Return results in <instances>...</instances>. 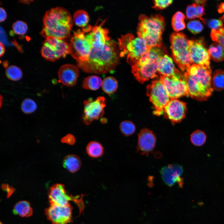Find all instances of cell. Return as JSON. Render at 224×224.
I'll return each mask as SVG.
<instances>
[{
    "mask_svg": "<svg viewBox=\"0 0 224 224\" xmlns=\"http://www.w3.org/2000/svg\"><path fill=\"white\" fill-rule=\"evenodd\" d=\"M160 80L171 99L189 96L187 82L184 73L180 72L171 76H160Z\"/></svg>",
    "mask_w": 224,
    "mask_h": 224,
    "instance_id": "obj_11",
    "label": "cell"
},
{
    "mask_svg": "<svg viewBox=\"0 0 224 224\" xmlns=\"http://www.w3.org/2000/svg\"><path fill=\"white\" fill-rule=\"evenodd\" d=\"M208 50L210 58L213 61L220 62L224 60V48L219 44L213 43Z\"/></svg>",
    "mask_w": 224,
    "mask_h": 224,
    "instance_id": "obj_22",
    "label": "cell"
},
{
    "mask_svg": "<svg viewBox=\"0 0 224 224\" xmlns=\"http://www.w3.org/2000/svg\"><path fill=\"white\" fill-rule=\"evenodd\" d=\"M37 108V106L35 102L33 100L30 98L25 99L21 104V110L26 114H30L34 112Z\"/></svg>",
    "mask_w": 224,
    "mask_h": 224,
    "instance_id": "obj_31",
    "label": "cell"
},
{
    "mask_svg": "<svg viewBox=\"0 0 224 224\" xmlns=\"http://www.w3.org/2000/svg\"><path fill=\"white\" fill-rule=\"evenodd\" d=\"M0 57L2 56L5 53V48L4 45L1 42L0 43Z\"/></svg>",
    "mask_w": 224,
    "mask_h": 224,
    "instance_id": "obj_43",
    "label": "cell"
},
{
    "mask_svg": "<svg viewBox=\"0 0 224 224\" xmlns=\"http://www.w3.org/2000/svg\"><path fill=\"white\" fill-rule=\"evenodd\" d=\"M72 210L70 204L65 206L50 205L45 212L52 224H67L72 221Z\"/></svg>",
    "mask_w": 224,
    "mask_h": 224,
    "instance_id": "obj_13",
    "label": "cell"
},
{
    "mask_svg": "<svg viewBox=\"0 0 224 224\" xmlns=\"http://www.w3.org/2000/svg\"><path fill=\"white\" fill-rule=\"evenodd\" d=\"M7 17V14L5 10L2 7L0 8V21L3 22L6 19Z\"/></svg>",
    "mask_w": 224,
    "mask_h": 224,
    "instance_id": "obj_41",
    "label": "cell"
},
{
    "mask_svg": "<svg viewBox=\"0 0 224 224\" xmlns=\"http://www.w3.org/2000/svg\"><path fill=\"white\" fill-rule=\"evenodd\" d=\"M69 44L64 39L52 37L46 38L43 43L40 52L46 60L54 62L70 53Z\"/></svg>",
    "mask_w": 224,
    "mask_h": 224,
    "instance_id": "obj_9",
    "label": "cell"
},
{
    "mask_svg": "<svg viewBox=\"0 0 224 224\" xmlns=\"http://www.w3.org/2000/svg\"><path fill=\"white\" fill-rule=\"evenodd\" d=\"M72 26L70 13L63 7H57L45 12L40 34L45 38L52 37L65 39L70 36Z\"/></svg>",
    "mask_w": 224,
    "mask_h": 224,
    "instance_id": "obj_3",
    "label": "cell"
},
{
    "mask_svg": "<svg viewBox=\"0 0 224 224\" xmlns=\"http://www.w3.org/2000/svg\"><path fill=\"white\" fill-rule=\"evenodd\" d=\"M81 161L76 155L70 154L65 157L63 161V167L72 173H75L80 168Z\"/></svg>",
    "mask_w": 224,
    "mask_h": 224,
    "instance_id": "obj_20",
    "label": "cell"
},
{
    "mask_svg": "<svg viewBox=\"0 0 224 224\" xmlns=\"http://www.w3.org/2000/svg\"><path fill=\"white\" fill-rule=\"evenodd\" d=\"M118 40L120 56H126L127 62L132 65L151 47L147 45L143 39L135 37L130 33L121 35Z\"/></svg>",
    "mask_w": 224,
    "mask_h": 224,
    "instance_id": "obj_6",
    "label": "cell"
},
{
    "mask_svg": "<svg viewBox=\"0 0 224 224\" xmlns=\"http://www.w3.org/2000/svg\"><path fill=\"white\" fill-rule=\"evenodd\" d=\"M195 3L197 4H199L204 6L207 1L206 0H195Z\"/></svg>",
    "mask_w": 224,
    "mask_h": 224,
    "instance_id": "obj_44",
    "label": "cell"
},
{
    "mask_svg": "<svg viewBox=\"0 0 224 224\" xmlns=\"http://www.w3.org/2000/svg\"><path fill=\"white\" fill-rule=\"evenodd\" d=\"M207 136L205 133L200 130H196L190 135V140L192 144L196 146H201L206 142Z\"/></svg>",
    "mask_w": 224,
    "mask_h": 224,
    "instance_id": "obj_29",
    "label": "cell"
},
{
    "mask_svg": "<svg viewBox=\"0 0 224 224\" xmlns=\"http://www.w3.org/2000/svg\"><path fill=\"white\" fill-rule=\"evenodd\" d=\"M186 110L185 103L177 99H172L165 107L164 113L172 123H177L185 117Z\"/></svg>",
    "mask_w": 224,
    "mask_h": 224,
    "instance_id": "obj_16",
    "label": "cell"
},
{
    "mask_svg": "<svg viewBox=\"0 0 224 224\" xmlns=\"http://www.w3.org/2000/svg\"><path fill=\"white\" fill-rule=\"evenodd\" d=\"M212 85L213 89L217 91L224 89V71L218 69L215 71L212 78Z\"/></svg>",
    "mask_w": 224,
    "mask_h": 224,
    "instance_id": "obj_24",
    "label": "cell"
},
{
    "mask_svg": "<svg viewBox=\"0 0 224 224\" xmlns=\"http://www.w3.org/2000/svg\"><path fill=\"white\" fill-rule=\"evenodd\" d=\"M187 27L189 31L194 34H197L201 32L203 26L200 21L197 20H191L187 24Z\"/></svg>",
    "mask_w": 224,
    "mask_h": 224,
    "instance_id": "obj_35",
    "label": "cell"
},
{
    "mask_svg": "<svg viewBox=\"0 0 224 224\" xmlns=\"http://www.w3.org/2000/svg\"><path fill=\"white\" fill-rule=\"evenodd\" d=\"M164 55L162 47L149 48L132 66V72L136 79L143 83L156 77L159 62Z\"/></svg>",
    "mask_w": 224,
    "mask_h": 224,
    "instance_id": "obj_4",
    "label": "cell"
},
{
    "mask_svg": "<svg viewBox=\"0 0 224 224\" xmlns=\"http://www.w3.org/2000/svg\"><path fill=\"white\" fill-rule=\"evenodd\" d=\"M189 52L193 63L209 66L210 56L201 40H189Z\"/></svg>",
    "mask_w": 224,
    "mask_h": 224,
    "instance_id": "obj_14",
    "label": "cell"
},
{
    "mask_svg": "<svg viewBox=\"0 0 224 224\" xmlns=\"http://www.w3.org/2000/svg\"><path fill=\"white\" fill-rule=\"evenodd\" d=\"M139 20L137 29L138 37L143 39L150 47H162L161 35L165 26L164 17L157 15L150 17L142 15Z\"/></svg>",
    "mask_w": 224,
    "mask_h": 224,
    "instance_id": "obj_5",
    "label": "cell"
},
{
    "mask_svg": "<svg viewBox=\"0 0 224 224\" xmlns=\"http://www.w3.org/2000/svg\"><path fill=\"white\" fill-rule=\"evenodd\" d=\"M13 31L16 34L22 35L26 33L28 27L27 24L21 21H17L12 26Z\"/></svg>",
    "mask_w": 224,
    "mask_h": 224,
    "instance_id": "obj_34",
    "label": "cell"
},
{
    "mask_svg": "<svg viewBox=\"0 0 224 224\" xmlns=\"http://www.w3.org/2000/svg\"><path fill=\"white\" fill-rule=\"evenodd\" d=\"M73 21L76 25L81 27L86 26L89 21V16L87 12L83 10L76 11L73 16Z\"/></svg>",
    "mask_w": 224,
    "mask_h": 224,
    "instance_id": "obj_26",
    "label": "cell"
},
{
    "mask_svg": "<svg viewBox=\"0 0 224 224\" xmlns=\"http://www.w3.org/2000/svg\"><path fill=\"white\" fill-rule=\"evenodd\" d=\"M83 195L76 196H71L67 194L64 186L61 184L53 185L50 188L48 198L50 205L65 206L70 204L69 202L72 201L77 205L80 214L83 212L85 205L83 201Z\"/></svg>",
    "mask_w": 224,
    "mask_h": 224,
    "instance_id": "obj_10",
    "label": "cell"
},
{
    "mask_svg": "<svg viewBox=\"0 0 224 224\" xmlns=\"http://www.w3.org/2000/svg\"><path fill=\"white\" fill-rule=\"evenodd\" d=\"M86 151L87 154L90 157L98 158L103 154V147L99 142L96 141H91L87 144Z\"/></svg>",
    "mask_w": 224,
    "mask_h": 224,
    "instance_id": "obj_25",
    "label": "cell"
},
{
    "mask_svg": "<svg viewBox=\"0 0 224 224\" xmlns=\"http://www.w3.org/2000/svg\"><path fill=\"white\" fill-rule=\"evenodd\" d=\"M173 0H156L154 1V6L152 7L156 9H162L171 4Z\"/></svg>",
    "mask_w": 224,
    "mask_h": 224,
    "instance_id": "obj_37",
    "label": "cell"
},
{
    "mask_svg": "<svg viewBox=\"0 0 224 224\" xmlns=\"http://www.w3.org/2000/svg\"><path fill=\"white\" fill-rule=\"evenodd\" d=\"M183 172L182 166L177 164H170L162 168L160 170L162 179L169 186L177 183L181 188L183 184V179L181 177Z\"/></svg>",
    "mask_w": 224,
    "mask_h": 224,
    "instance_id": "obj_15",
    "label": "cell"
},
{
    "mask_svg": "<svg viewBox=\"0 0 224 224\" xmlns=\"http://www.w3.org/2000/svg\"><path fill=\"white\" fill-rule=\"evenodd\" d=\"M102 81L98 76L92 75L88 76L83 80L82 85L86 89L96 90L98 89L102 85Z\"/></svg>",
    "mask_w": 224,
    "mask_h": 224,
    "instance_id": "obj_23",
    "label": "cell"
},
{
    "mask_svg": "<svg viewBox=\"0 0 224 224\" xmlns=\"http://www.w3.org/2000/svg\"><path fill=\"white\" fill-rule=\"evenodd\" d=\"M208 25L212 29L217 30L222 27L223 22L220 19H213L209 21Z\"/></svg>",
    "mask_w": 224,
    "mask_h": 224,
    "instance_id": "obj_38",
    "label": "cell"
},
{
    "mask_svg": "<svg viewBox=\"0 0 224 224\" xmlns=\"http://www.w3.org/2000/svg\"><path fill=\"white\" fill-rule=\"evenodd\" d=\"M147 95L153 105V114L157 116L163 114L171 99L160 79L154 80L147 86Z\"/></svg>",
    "mask_w": 224,
    "mask_h": 224,
    "instance_id": "obj_8",
    "label": "cell"
},
{
    "mask_svg": "<svg viewBox=\"0 0 224 224\" xmlns=\"http://www.w3.org/2000/svg\"><path fill=\"white\" fill-rule=\"evenodd\" d=\"M5 74L9 79L13 81L19 80L22 76L21 69L15 65H11L7 68L5 71Z\"/></svg>",
    "mask_w": 224,
    "mask_h": 224,
    "instance_id": "obj_30",
    "label": "cell"
},
{
    "mask_svg": "<svg viewBox=\"0 0 224 224\" xmlns=\"http://www.w3.org/2000/svg\"><path fill=\"white\" fill-rule=\"evenodd\" d=\"M106 103L105 98L102 96L98 97L95 100L91 98L85 100L83 117L85 123L89 125L93 120L102 117L104 114Z\"/></svg>",
    "mask_w": 224,
    "mask_h": 224,
    "instance_id": "obj_12",
    "label": "cell"
},
{
    "mask_svg": "<svg viewBox=\"0 0 224 224\" xmlns=\"http://www.w3.org/2000/svg\"><path fill=\"white\" fill-rule=\"evenodd\" d=\"M33 1L31 0H22L20 1V2L21 3H24L25 4H29L31 2H32Z\"/></svg>",
    "mask_w": 224,
    "mask_h": 224,
    "instance_id": "obj_45",
    "label": "cell"
},
{
    "mask_svg": "<svg viewBox=\"0 0 224 224\" xmlns=\"http://www.w3.org/2000/svg\"><path fill=\"white\" fill-rule=\"evenodd\" d=\"M186 15L189 19H193L196 18H200L198 14L197 4L193 3L188 6L186 10Z\"/></svg>",
    "mask_w": 224,
    "mask_h": 224,
    "instance_id": "obj_36",
    "label": "cell"
},
{
    "mask_svg": "<svg viewBox=\"0 0 224 224\" xmlns=\"http://www.w3.org/2000/svg\"><path fill=\"white\" fill-rule=\"evenodd\" d=\"M185 16L181 12H178L173 16L172 20V26L174 30L178 32L184 29L185 24L184 21Z\"/></svg>",
    "mask_w": 224,
    "mask_h": 224,
    "instance_id": "obj_28",
    "label": "cell"
},
{
    "mask_svg": "<svg viewBox=\"0 0 224 224\" xmlns=\"http://www.w3.org/2000/svg\"><path fill=\"white\" fill-rule=\"evenodd\" d=\"M170 40L174 61L184 72L193 64L189 52V40L184 34L174 32L171 34Z\"/></svg>",
    "mask_w": 224,
    "mask_h": 224,
    "instance_id": "obj_7",
    "label": "cell"
},
{
    "mask_svg": "<svg viewBox=\"0 0 224 224\" xmlns=\"http://www.w3.org/2000/svg\"><path fill=\"white\" fill-rule=\"evenodd\" d=\"M211 37L212 40L219 44L224 48V28L212 29Z\"/></svg>",
    "mask_w": 224,
    "mask_h": 224,
    "instance_id": "obj_33",
    "label": "cell"
},
{
    "mask_svg": "<svg viewBox=\"0 0 224 224\" xmlns=\"http://www.w3.org/2000/svg\"><path fill=\"white\" fill-rule=\"evenodd\" d=\"M79 74V69L77 67L68 64L62 65L58 72L60 82L68 86H73L76 85Z\"/></svg>",
    "mask_w": 224,
    "mask_h": 224,
    "instance_id": "obj_18",
    "label": "cell"
},
{
    "mask_svg": "<svg viewBox=\"0 0 224 224\" xmlns=\"http://www.w3.org/2000/svg\"><path fill=\"white\" fill-rule=\"evenodd\" d=\"M61 142L63 143H66L70 145H72L76 142L75 137L72 134H68L62 138Z\"/></svg>",
    "mask_w": 224,
    "mask_h": 224,
    "instance_id": "obj_39",
    "label": "cell"
},
{
    "mask_svg": "<svg viewBox=\"0 0 224 224\" xmlns=\"http://www.w3.org/2000/svg\"><path fill=\"white\" fill-rule=\"evenodd\" d=\"M120 130L122 133L126 136L132 134L135 131V126L131 121L125 120L121 123L119 126Z\"/></svg>",
    "mask_w": 224,
    "mask_h": 224,
    "instance_id": "obj_32",
    "label": "cell"
},
{
    "mask_svg": "<svg viewBox=\"0 0 224 224\" xmlns=\"http://www.w3.org/2000/svg\"><path fill=\"white\" fill-rule=\"evenodd\" d=\"M180 72L175 68L172 59L169 56L165 54L161 58L158 67V73L160 76H171Z\"/></svg>",
    "mask_w": 224,
    "mask_h": 224,
    "instance_id": "obj_19",
    "label": "cell"
},
{
    "mask_svg": "<svg viewBox=\"0 0 224 224\" xmlns=\"http://www.w3.org/2000/svg\"><path fill=\"white\" fill-rule=\"evenodd\" d=\"M2 97L1 96V97H0V107H1V105H2Z\"/></svg>",
    "mask_w": 224,
    "mask_h": 224,
    "instance_id": "obj_47",
    "label": "cell"
},
{
    "mask_svg": "<svg viewBox=\"0 0 224 224\" xmlns=\"http://www.w3.org/2000/svg\"><path fill=\"white\" fill-rule=\"evenodd\" d=\"M220 19L221 20L222 22H224V14L220 18Z\"/></svg>",
    "mask_w": 224,
    "mask_h": 224,
    "instance_id": "obj_46",
    "label": "cell"
},
{
    "mask_svg": "<svg viewBox=\"0 0 224 224\" xmlns=\"http://www.w3.org/2000/svg\"><path fill=\"white\" fill-rule=\"evenodd\" d=\"M118 86V82L116 79L112 77L105 78L102 81V88L105 93L110 94L116 91Z\"/></svg>",
    "mask_w": 224,
    "mask_h": 224,
    "instance_id": "obj_27",
    "label": "cell"
},
{
    "mask_svg": "<svg viewBox=\"0 0 224 224\" xmlns=\"http://www.w3.org/2000/svg\"><path fill=\"white\" fill-rule=\"evenodd\" d=\"M156 140V136L152 131L147 128L142 129L138 134V151L147 155L154 149Z\"/></svg>",
    "mask_w": 224,
    "mask_h": 224,
    "instance_id": "obj_17",
    "label": "cell"
},
{
    "mask_svg": "<svg viewBox=\"0 0 224 224\" xmlns=\"http://www.w3.org/2000/svg\"><path fill=\"white\" fill-rule=\"evenodd\" d=\"M2 187L3 189L7 192L8 197L10 196L14 192V189L10 187L7 185H3Z\"/></svg>",
    "mask_w": 224,
    "mask_h": 224,
    "instance_id": "obj_42",
    "label": "cell"
},
{
    "mask_svg": "<svg viewBox=\"0 0 224 224\" xmlns=\"http://www.w3.org/2000/svg\"><path fill=\"white\" fill-rule=\"evenodd\" d=\"M197 8L200 19L203 21H204V20L202 18V16L204 13V6L197 4Z\"/></svg>",
    "mask_w": 224,
    "mask_h": 224,
    "instance_id": "obj_40",
    "label": "cell"
},
{
    "mask_svg": "<svg viewBox=\"0 0 224 224\" xmlns=\"http://www.w3.org/2000/svg\"><path fill=\"white\" fill-rule=\"evenodd\" d=\"M13 212L14 214L21 217H28L32 215L33 210L29 202L21 201L15 204L13 208Z\"/></svg>",
    "mask_w": 224,
    "mask_h": 224,
    "instance_id": "obj_21",
    "label": "cell"
},
{
    "mask_svg": "<svg viewBox=\"0 0 224 224\" xmlns=\"http://www.w3.org/2000/svg\"><path fill=\"white\" fill-rule=\"evenodd\" d=\"M104 23L97 22L82 29L90 49L86 61L77 66L85 72L105 73L115 69L119 63L120 53L108 29L103 27Z\"/></svg>",
    "mask_w": 224,
    "mask_h": 224,
    "instance_id": "obj_1",
    "label": "cell"
},
{
    "mask_svg": "<svg viewBox=\"0 0 224 224\" xmlns=\"http://www.w3.org/2000/svg\"><path fill=\"white\" fill-rule=\"evenodd\" d=\"M212 70L210 66L192 64L184 72L189 96L199 101L207 100L212 94Z\"/></svg>",
    "mask_w": 224,
    "mask_h": 224,
    "instance_id": "obj_2",
    "label": "cell"
}]
</instances>
